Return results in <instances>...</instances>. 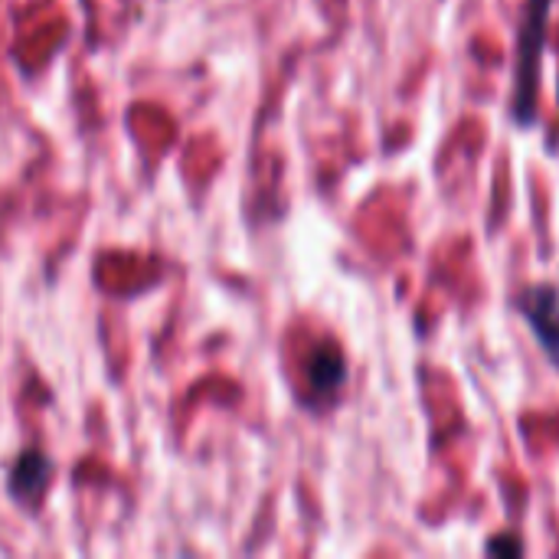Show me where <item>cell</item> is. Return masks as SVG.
I'll return each instance as SVG.
<instances>
[{"instance_id": "277c9868", "label": "cell", "mask_w": 559, "mask_h": 559, "mask_svg": "<svg viewBox=\"0 0 559 559\" xmlns=\"http://www.w3.org/2000/svg\"><path fill=\"white\" fill-rule=\"evenodd\" d=\"M46 478H49V462H46L43 455L29 452V455H23V459L16 462V468H13V475H10V491H13L16 498H36V495L43 491Z\"/></svg>"}, {"instance_id": "7a4b0ae2", "label": "cell", "mask_w": 559, "mask_h": 559, "mask_svg": "<svg viewBox=\"0 0 559 559\" xmlns=\"http://www.w3.org/2000/svg\"><path fill=\"white\" fill-rule=\"evenodd\" d=\"M518 311L531 324L534 337L540 341L550 364L559 367V288L550 282H534L514 298Z\"/></svg>"}, {"instance_id": "3957f363", "label": "cell", "mask_w": 559, "mask_h": 559, "mask_svg": "<svg viewBox=\"0 0 559 559\" xmlns=\"http://www.w3.org/2000/svg\"><path fill=\"white\" fill-rule=\"evenodd\" d=\"M347 380V364L337 347H318L308 360V383L318 396H334Z\"/></svg>"}, {"instance_id": "6da1fadb", "label": "cell", "mask_w": 559, "mask_h": 559, "mask_svg": "<svg viewBox=\"0 0 559 559\" xmlns=\"http://www.w3.org/2000/svg\"><path fill=\"white\" fill-rule=\"evenodd\" d=\"M554 0H527L521 33H518V59H514V92H511V118L521 128H531L537 118V95H540V59L547 46V23H550Z\"/></svg>"}]
</instances>
